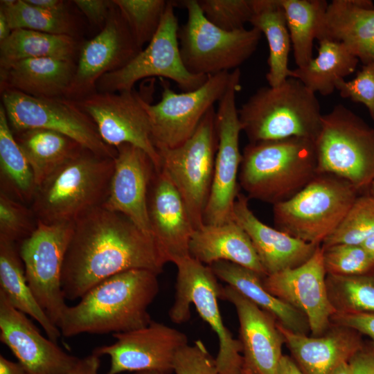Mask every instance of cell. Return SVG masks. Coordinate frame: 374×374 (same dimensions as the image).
<instances>
[{"label": "cell", "instance_id": "7bdbcfd3", "mask_svg": "<svg viewBox=\"0 0 374 374\" xmlns=\"http://www.w3.org/2000/svg\"><path fill=\"white\" fill-rule=\"evenodd\" d=\"M205 17L226 31L244 28L252 15V0H197Z\"/></svg>", "mask_w": 374, "mask_h": 374}, {"label": "cell", "instance_id": "681fc988", "mask_svg": "<svg viewBox=\"0 0 374 374\" xmlns=\"http://www.w3.org/2000/svg\"><path fill=\"white\" fill-rule=\"evenodd\" d=\"M100 357L92 353L80 358L77 365L66 374H99Z\"/></svg>", "mask_w": 374, "mask_h": 374}, {"label": "cell", "instance_id": "11a10c76", "mask_svg": "<svg viewBox=\"0 0 374 374\" xmlns=\"http://www.w3.org/2000/svg\"><path fill=\"white\" fill-rule=\"evenodd\" d=\"M362 245L374 261V234L366 240Z\"/></svg>", "mask_w": 374, "mask_h": 374}, {"label": "cell", "instance_id": "b9f144b4", "mask_svg": "<svg viewBox=\"0 0 374 374\" xmlns=\"http://www.w3.org/2000/svg\"><path fill=\"white\" fill-rule=\"evenodd\" d=\"M37 223L30 207L1 190L0 239L20 244L30 235Z\"/></svg>", "mask_w": 374, "mask_h": 374}, {"label": "cell", "instance_id": "52a82bcc", "mask_svg": "<svg viewBox=\"0 0 374 374\" xmlns=\"http://www.w3.org/2000/svg\"><path fill=\"white\" fill-rule=\"evenodd\" d=\"M314 144L318 173L335 175L367 192L374 181V127L337 105L323 114Z\"/></svg>", "mask_w": 374, "mask_h": 374}, {"label": "cell", "instance_id": "d6986e66", "mask_svg": "<svg viewBox=\"0 0 374 374\" xmlns=\"http://www.w3.org/2000/svg\"><path fill=\"white\" fill-rule=\"evenodd\" d=\"M326 275L319 245L305 262L267 275L262 283L269 293L303 314L311 335L318 337L330 328L331 318L336 313L328 297Z\"/></svg>", "mask_w": 374, "mask_h": 374}, {"label": "cell", "instance_id": "bcb514c9", "mask_svg": "<svg viewBox=\"0 0 374 374\" xmlns=\"http://www.w3.org/2000/svg\"><path fill=\"white\" fill-rule=\"evenodd\" d=\"M331 323L350 328L374 341V312H336Z\"/></svg>", "mask_w": 374, "mask_h": 374}, {"label": "cell", "instance_id": "5b68a950", "mask_svg": "<svg viewBox=\"0 0 374 374\" xmlns=\"http://www.w3.org/2000/svg\"><path fill=\"white\" fill-rule=\"evenodd\" d=\"M238 114L249 143L291 137L314 141L323 116L315 93L292 77L278 86L259 88Z\"/></svg>", "mask_w": 374, "mask_h": 374}, {"label": "cell", "instance_id": "ac0fdd59", "mask_svg": "<svg viewBox=\"0 0 374 374\" xmlns=\"http://www.w3.org/2000/svg\"><path fill=\"white\" fill-rule=\"evenodd\" d=\"M140 51L114 3L101 30L80 50L75 73L64 98L78 100L95 92L103 75L125 66Z\"/></svg>", "mask_w": 374, "mask_h": 374}, {"label": "cell", "instance_id": "7a4b0ae2", "mask_svg": "<svg viewBox=\"0 0 374 374\" xmlns=\"http://www.w3.org/2000/svg\"><path fill=\"white\" fill-rule=\"evenodd\" d=\"M159 291L158 274L132 269L114 275L89 290L73 306H67L59 329L62 336L128 332L152 321L148 307Z\"/></svg>", "mask_w": 374, "mask_h": 374}, {"label": "cell", "instance_id": "ee69618b", "mask_svg": "<svg viewBox=\"0 0 374 374\" xmlns=\"http://www.w3.org/2000/svg\"><path fill=\"white\" fill-rule=\"evenodd\" d=\"M343 98L364 105L374 121V60L363 64L350 80H340L336 87Z\"/></svg>", "mask_w": 374, "mask_h": 374}, {"label": "cell", "instance_id": "816d5d0a", "mask_svg": "<svg viewBox=\"0 0 374 374\" xmlns=\"http://www.w3.org/2000/svg\"><path fill=\"white\" fill-rule=\"evenodd\" d=\"M0 374H27L23 366L17 362H12L0 355Z\"/></svg>", "mask_w": 374, "mask_h": 374}, {"label": "cell", "instance_id": "f5cc1de1", "mask_svg": "<svg viewBox=\"0 0 374 374\" xmlns=\"http://www.w3.org/2000/svg\"><path fill=\"white\" fill-rule=\"evenodd\" d=\"M277 374H303L292 357L283 355Z\"/></svg>", "mask_w": 374, "mask_h": 374}, {"label": "cell", "instance_id": "d590c367", "mask_svg": "<svg viewBox=\"0 0 374 374\" xmlns=\"http://www.w3.org/2000/svg\"><path fill=\"white\" fill-rule=\"evenodd\" d=\"M1 190L19 201L32 202L37 185L31 168L16 141L5 109L0 107Z\"/></svg>", "mask_w": 374, "mask_h": 374}, {"label": "cell", "instance_id": "6da1fadb", "mask_svg": "<svg viewBox=\"0 0 374 374\" xmlns=\"http://www.w3.org/2000/svg\"><path fill=\"white\" fill-rule=\"evenodd\" d=\"M167 262L151 235L125 215L98 206L74 222L62 267V292L74 301L114 275L132 269L159 275Z\"/></svg>", "mask_w": 374, "mask_h": 374}, {"label": "cell", "instance_id": "ffe728a7", "mask_svg": "<svg viewBox=\"0 0 374 374\" xmlns=\"http://www.w3.org/2000/svg\"><path fill=\"white\" fill-rule=\"evenodd\" d=\"M0 340L27 374H66L80 358L43 337L26 314L12 305L0 290Z\"/></svg>", "mask_w": 374, "mask_h": 374}, {"label": "cell", "instance_id": "8fae6325", "mask_svg": "<svg viewBox=\"0 0 374 374\" xmlns=\"http://www.w3.org/2000/svg\"><path fill=\"white\" fill-rule=\"evenodd\" d=\"M1 91V105L13 133L49 130L71 138L98 155L116 157V148L103 140L93 120L75 101L64 97H34L8 88Z\"/></svg>", "mask_w": 374, "mask_h": 374}, {"label": "cell", "instance_id": "f546056e", "mask_svg": "<svg viewBox=\"0 0 374 374\" xmlns=\"http://www.w3.org/2000/svg\"><path fill=\"white\" fill-rule=\"evenodd\" d=\"M249 23L263 33L269 46V70L266 79L276 87L291 77L288 67L291 39L280 0H252Z\"/></svg>", "mask_w": 374, "mask_h": 374}, {"label": "cell", "instance_id": "cb8c5ba5", "mask_svg": "<svg viewBox=\"0 0 374 374\" xmlns=\"http://www.w3.org/2000/svg\"><path fill=\"white\" fill-rule=\"evenodd\" d=\"M249 199L239 193L232 220L249 235L267 276L301 265L313 255L319 245L263 223L251 210Z\"/></svg>", "mask_w": 374, "mask_h": 374}, {"label": "cell", "instance_id": "f907efd6", "mask_svg": "<svg viewBox=\"0 0 374 374\" xmlns=\"http://www.w3.org/2000/svg\"><path fill=\"white\" fill-rule=\"evenodd\" d=\"M28 3L51 11L66 10L65 3L61 0H25Z\"/></svg>", "mask_w": 374, "mask_h": 374}, {"label": "cell", "instance_id": "9c48e42d", "mask_svg": "<svg viewBox=\"0 0 374 374\" xmlns=\"http://www.w3.org/2000/svg\"><path fill=\"white\" fill-rule=\"evenodd\" d=\"M177 267L175 296L169 317L175 323L190 318L193 304L201 318L216 333L219 350L215 362L220 374H240L244 359L242 344L223 323L218 305L221 285L209 266L188 256L174 262Z\"/></svg>", "mask_w": 374, "mask_h": 374}, {"label": "cell", "instance_id": "7dc6e473", "mask_svg": "<svg viewBox=\"0 0 374 374\" xmlns=\"http://www.w3.org/2000/svg\"><path fill=\"white\" fill-rule=\"evenodd\" d=\"M73 2L91 24L103 26L114 6L113 1L107 0H75Z\"/></svg>", "mask_w": 374, "mask_h": 374}, {"label": "cell", "instance_id": "f35d334b", "mask_svg": "<svg viewBox=\"0 0 374 374\" xmlns=\"http://www.w3.org/2000/svg\"><path fill=\"white\" fill-rule=\"evenodd\" d=\"M140 49L157 33L168 1L165 0H113Z\"/></svg>", "mask_w": 374, "mask_h": 374}, {"label": "cell", "instance_id": "277c9868", "mask_svg": "<svg viewBox=\"0 0 374 374\" xmlns=\"http://www.w3.org/2000/svg\"><path fill=\"white\" fill-rule=\"evenodd\" d=\"M114 159L84 148L39 185L30 208L37 222H73L101 206L109 189Z\"/></svg>", "mask_w": 374, "mask_h": 374}, {"label": "cell", "instance_id": "3957f363", "mask_svg": "<svg viewBox=\"0 0 374 374\" xmlns=\"http://www.w3.org/2000/svg\"><path fill=\"white\" fill-rule=\"evenodd\" d=\"M317 173L314 141L291 137L249 143L238 182L249 199L274 205L293 197Z\"/></svg>", "mask_w": 374, "mask_h": 374}, {"label": "cell", "instance_id": "d6a6232c", "mask_svg": "<svg viewBox=\"0 0 374 374\" xmlns=\"http://www.w3.org/2000/svg\"><path fill=\"white\" fill-rule=\"evenodd\" d=\"M359 60L341 43L319 40L318 53L305 66L292 70L291 77L299 80L310 91L328 96L337 83L353 73Z\"/></svg>", "mask_w": 374, "mask_h": 374}, {"label": "cell", "instance_id": "9f6ffc18", "mask_svg": "<svg viewBox=\"0 0 374 374\" xmlns=\"http://www.w3.org/2000/svg\"><path fill=\"white\" fill-rule=\"evenodd\" d=\"M331 374H353L351 367L348 362L341 364Z\"/></svg>", "mask_w": 374, "mask_h": 374}, {"label": "cell", "instance_id": "db71d44e", "mask_svg": "<svg viewBox=\"0 0 374 374\" xmlns=\"http://www.w3.org/2000/svg\"><path fill=\"white\" fill-rule=\"evenodd\" d=\"M12 31L5 12L0 8V42L6 40Z\"/></svg>", "mask_w": 374, "mask_h": 374}, {"label": "cell", "instance_id": "60d3db41", "mask_svg": "<svg viewBox=\"0 0 374 374\" xmlns=\"http://www.w3.org/2000/svg\"><path fill=\"white\" fill-rule=\"evenodd\" d=\"M321 247L327 274L350 276L374 271V261L362 244H336Z\"/></svg>", "mask_w": 374, "mask_h": 374}, {"label": "cell", "instance_id": "680465c9", "mask_svg": "<svg viewBox=\"0 0 374 374\" xmlns=\"http://www.w3.org/2000/svg\"><path fill=\"white\" fill-rule=\"evenodd\" d=\"M367 192L374 196V181L371 184Z\"/></svg>", "mask_w": 374, "mask_h": 374}, {"label": "cell", "instance_id": "4fadbf2b", "mask_svg": "<svg viewBox=\"0 0 374 374\" xmlns=\"http://www.w3.org/2000/svg\"><path fill=\"white\" fill-rule=\"evenodd\" d=\"M73 229V222H37L33 232L19 245L28 285L39 305L58 328L68 306L61 279Z\"/></svg>", "mask_w": 374, "mask_h": 374}, {"label": "cell", "instance_id": "1f68e13d", "mask_svg": "<svg viewBox=\"0 0 374 374\" xmlns=\"http://www.w3.org/2000/svg\"><path fill=\"white\" fill-rule=\"evenodd\" d=\"M33 171L37 187L84 148L71 138L45 129L13 133Z\"/></svg>", "mask_w": 374, "mask_h": 374}, {"label": "cell", "instance_id": "74e56055", "mask_svg": "<svg viewBox=\"0 0 374 374\" xmlns=\"http://www.w3.org/2000/svg\"><path fill=\"white\" fill-rule=\"evenodd\" d=\"M326 282L336 312H374V271L350 276L327 274Z\"/></svg>", "mask_w": 374, "mask_h": 374}, {"label": "cell", "instance_id": "5bb4252c", "mask_svg": "<svg viewBox=\"0 0 374 374\" xmlns=\"http://www.w3.org/2000/svg\"><path fill=\"white\" fill-rule=\"evenodd\" d=\"M240 70L232 71L226 91L215 111L217 150L213 181L204 210V224H218L232 220L233 206L240 193L238 175L242 161L240 134L242 131L236 93L240 89Z\"/></svg>", "mask_w": 374, "mask_h": 374}, {"label": "cell", "instance_id": "836d02e7", "mask_svg": "<svg viewBox=\"0 0 374 374\" xmlns=\"http://www.w3.org/2000/svg\"><path fill=\"white\" fill-rule=\"evenodd\" d=\"M77 51L78 43L74 37L15 29L6 40L0 42L1 69L30 58L73 60Z\"/></svg>", "mask_w": 374, "mask_h": 374}, {"label": "cell", "instance_id": "2e32d148", "mask_svg": "<svg viewBox=\"0 0 374 374\" xmlns=\"http://www.w3.org/2000/svg\"><path fill=\"white\" fill-rule=\"evenodd\" d=\"M96 124L103 140L116 148L129 143L145 152L155 168H161L145 104L148 101L134 89L120 92L95 91L73 100Z\"/></svg>", "mask_w": 374, "mask_h": 374}, {"label": "cell", "instance_id": "e0dca14e", "mask_svg": "<svg viewBox=\"0 0 374 374\" xmlns=\"http://www.w3.org/2000/svg\"><path fill=\"white\" fill-rule=\"evenodd\" d=\"M112 336L116 339L114 344L92 351L100 357H110L106 374L142 371L170 374L177 353L188 344L184 332L154 321L143 328Z\"/></svg>", "mask_w": 374, "mask_h": 374}, {"label": "cell", "instance_id": "d4e9b609", "mask_svg": "<svg viewBox=\"0 0 374 374\" xmlns=\"http://www.w3.org/2000/svg\"><path fill=\"white\" fill-rule=\"evenodd\" d=\"M292 358L303 374H331L364 346L363 335L350 328L332 324L322 335L294 332L279 324Z\"/></svg>", "mask_w": 374, "mask_h": 374}, {"label": "cell", "instance_id": "603a6c76", "mask_svg": "<svg viewBox=\"0 0 374 374\" xmlns=\"http://www.w3.org/2000/svg\"><path fill=\"white\" fill-rule=\"evenodd\" d=\"M148 211L151 234L168 262L190 256L195 229L184 199L162 169L152 179Z\"/></svg>", "mask_w": 374, "mask_h": 374}, {"label": "cell", "instance_id": "8992f818", "mask_svg": "<svg viewBox=\"0 0 374 374\" xmlns=\"http://www.w3.org/2000/svg\"><path fill=\"white\" fill-rule=\"evenodd\" d=\"M361 193L344 179L317 173L293 197L273 205L275 226L304 242L321 245Z\"/></svg>", "mask_w": 374, "mask_h": 374}, {"label": "cell", "instance_id": "484cf974", "mask_svg": "<svg viewBox=\"0 0 374 374\" xmlns=\"http://www.w3.org/2000/svg\"><path fill=\"white\" fill-rule=\"evenodd\" d=\"M322 39L343 44L363 64L374 60L373 2L333 0L328 3L319 40Z\"/></svg>", "mask_w": 374, "mask_h": 374}, {"label": "cell", "instance_id": "83f0119b", "mask_svg": "<svg viewBox=\"0 0 374 374\" xmlns=\"http://www.w3.org/2000/svg\"><path fill=\"white\" fill-rule=\"evenodd\" d=\"M73 60L37 57L17 61L1 69V89L38 98L64 97L72 81Z\"/></svg>", "mask_w": 374, "mask_h": 374}, {"label": "cell", "instance_id": "f1b7e54d", "mask_svg": "<svg viewBox=\"0 0 374 374\" xmlns=\"http://www.w3.org/2000/svg\"><path fill=\"white\" fill-rule=\"evenodd\" d=\"M216 277L238 290L261 309L267 311L284 328L308 335L310 328L305 316L269 293L258 273L231 262L220 260L209 265Z\"/></svg>", "mask_w": 374, "mask_h": 374}, {"label": "cell", "instance_id": "ba28073f", "mask_svg": "<svg viewBox=\"0 0 374 374\" xmlns=\"http://www.w3.org/2000/svg\"><path fill=\"white\" fill-rule=\"evenodd\" d=\"M187 20L179 28L183 63L196 75H211L239 69L256 51L262 33L256 28L226 31L211 23L197 0L181 1Z\"/></svg>", "mask_w": 374, "mask_h": 374}, {"label": "cell", "instance_id": "8d00e7d4", "mask_svg": "<svg viewBox=\"0 0 374 374\" xmlns=\"http://www.w3.org/2000/svg\"><path fill=\"white\" fill-rule=\"evenodd\" d=\"M0 8L5 12L12 30L27 29L72 37L76 31L75 19L66 10H47L25 0L1 1Z\"/></svg>", "mask_w": 374, "mask_h": 374}, {"label": "cell", "instance_id": "f6af8a7d", "mask_svg": "<svg viewBox=\"0 0 374 374\" xmlns=\"http://www.w3.org/2000/svg\"><path fill=\"white\" fill-rule=\"evenodd\" d=\"M173 372L175 374H220L215 359L200 340L195 341L193 346L187 344L177 353Z\"/></svg>", "mask_w": 374, "mask_h": 374}, {"label": "cell", "instance_id": "44dd1931", "mask_svg": "<svg viewBox=\"0 0 374 374\" xmlns=\"http://www.w3.org/2000/svg\"><path fill=\"white\" fill-rule=\"evenodd\" d=\"M219 298L235 308L243 366L254 374H277L285 341L274 317L229 285L221 286Z\"/></svg>", "mask_w": 374, "mask_h": 374}, {"label": "cell", "instance_id": "4316f807", "mask_svg": "<svg viewBox=\"0 0 374 374\" xmlns=\"http://www.w3.org/2000/svg\"><path fill=\"white\" fill-rule=\"evenodd\" d=\"M189 254L208 266L225 260L267 276L249 235L233 220L204 224L196 229L189 243Z\"/></svg>", "mask_w": 374, "mask_h": 374}, {"label": "cell", "instance_id": "c3c4849f", "mask_svg": "<svg viewBox=\"0 0 374 374\" xmlns=\"http://www.w3.org/2000/svg\"><path fill=\"white\" fill-rule=\"evenodd\" d=\"M348 363L353 374H374V341L366 340Z\"/></svg>", "mask_w": 374, "mask_h": 374}, {"label": "cell", "instance_id": "7c38bea8", "mask_svg": "<svg viewBox=\"0 0 374 374\" xmlns=\"http://www.w3.org/2000/svg\"><path fill=\"white\" fill-rule=\"evenodd\" d=\"M179 28L175 3L168 1L161 24L152 40L125 66L103 75L96 84V91L132 90L136 82L150 77L172 80L182 91L201 87L208 76L191 73L185 67L179 50Z\"/></svg>", "mask_w": 374, "mask_h": 374}, {"label": "cell", "instance_id": "e575fe53", "mask_svg": "<svg viewBox=\"0 0 374 374\" xmlns=\"http://www.w3.org/2000/svg\"><path fill=\"white\" fill-rule=\"evenodd\" d=\"M297 67L313 58V42L322 36L328 6L325 0H280Z\"/></svg>", "mask_w": 374, "mask_h": 374}, {"label": "cell", "instance_id": "6f0895ef", "mask_svg": "<svg viewBox=\"0 0 374 374\" xmlns=\"http://www.w3.org/2000/svg\"><path fill=\"white\" fill-rule=\"evenodd\" d=\"M133 374H163L161 373L153 371H142L134 372Z\"/></svg>", "mask_w": 374, "mask_h": 374}, {"label": "cell", "instance_id": "91938a15", "mask_svg": "<svg viewBox=\"0 0 374 374\" xmlns=\"http://www.w3.org/2000/svg\"><path fill=\"white\" fill-rule=\"evenodd\" d=\"M240 374H254V373L250 369L243 366V368L242 369Z\"/></svg>", "mask_w": 374, "mask_h": 374}, {"label": "cell", "instance_id": "9a60e30c", "mask_svg": "<svg viewBox=\"0 0 374 374\" xmlns=\"http://www.w3.org/2000/svg\"><path fill=\"white\" fill-rule=\"evenodd\" d=\"M231 77L232 71L211 75L198 89L181 93L163 82L161 100L145 104L157 149L176 148L187 141L222 98Z\"/></svg>", "mask_w": 374, "mask_h": 374}, {"label": "cell", "instance_id": "ab89813d", "mask_svg": "<svg viewBox=\"0 0 374 374\" xmlns=\"http://www.w3.org/2000/svg\"><path fill=\"white\" fill-rule=\"evenodd\" d=\"M374 234V196L368 192L356 198L337 229L321 244H362Z\"/></svg>", "mask_w": 374, "mask_h": 374}, {"label": "cell", "instance_id": "4dcf8cb0", "mask_svg": "<svg viewBox=\"0 0 374 374\" xmlns=\"http://www.w3.org/2000/svg\"><path fill=\"white\" fill-rule=\"evenodd\" d=\"M0 290L17 310L33 318L47 337L57 343L62 334L39 305L30 290L17 243L0 239Z\"/></svg>", "mask_w": 374, "mask_h": 374}, {"label": "cell", "instance_id": "7402d4cb", "mask_svg": "<svg viewBox=\"0 0 374 374\" xmlns=\"http://www.w3.org/2000/svg\"><path fill=\"white\" fill-rule=\"evenodd\" d=\"M116 149L117 154L109 189L102 206L125 215L140 229L152 235L148 199L157 169L148 154L138 147L123 143Z\"/></svg>", "mask_w": 374, "mask_h": 374}, {"label": "cell", "instance_id": "30bf717a", "mask_svg": "<svg viewBox=\"0 0 374 374\" xmlns=\"http://www.w3.org/2000/svg\"><path fill=\"white\" fill-rule=\"evenodd\" d=\"M217 150L215 110L212 107L193 134L181 145L158 148L161 168L175 185L196 229L204 224Z\"/></svg>", "mask_w": 374, "mask_h": 374}]
</instances>
